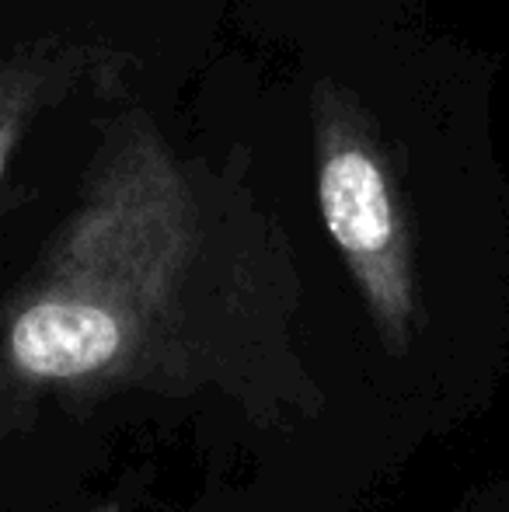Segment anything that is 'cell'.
<instances>
[{
    "label": "cell",
    "instance_id": "cell-1",
    "mask_svg": "<svg viewBox=\"0 0 509 512\" xmlns=\"http://www.w3.org/2000/svg\"><path fill=\"white\" fill-rule=\"evenodd\" d=\"M314 140L328 237L346 258L387 349L405 352L415 321V272L391 168L353 98L328 84L314 102Z\"/></svg>",
    "mask_w": 509,
    "mask_h": 512
},
{
    "label": "cell",
    "instance_id": "cell-2",
    "mask_svg": "<svg viewBox=\"0 0 509 512\" xmlns=\"http://www.w3.org/2000/svg\"><path fill=\"white\" fill-rule=\"evenodd\" d=\"M25 95H18V81H0V182H4L7 161L18 143L21 122H25Z\"/></svg>",
    "mask_w": 509,
    "mask_h": 512
}]
</instances>
